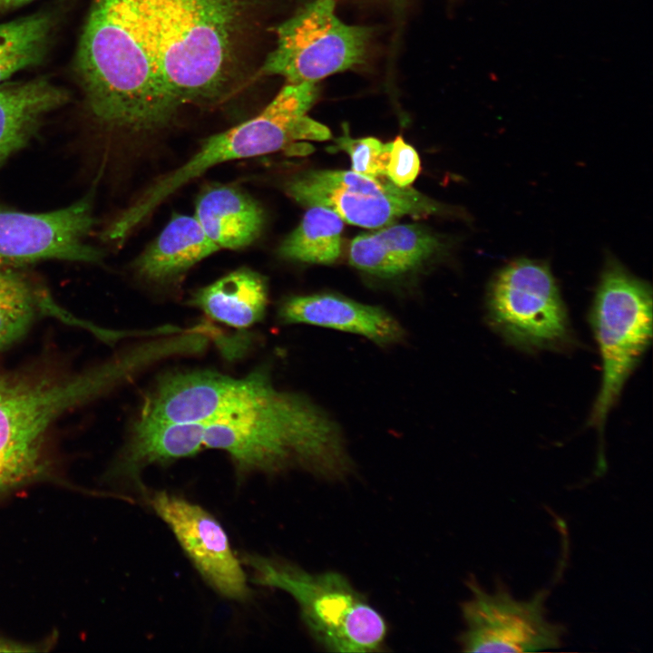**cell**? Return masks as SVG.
Segmentation results:
<instances>
[{
  "label": "cell",
  "mask_w": 653,
  "mask_h": 653,
  "mask_svg": "<svg viewBox=\"0 0 653 653\" xmlns=\"http://www.w3.org/2000/svg\"><path fill=\"white\" fill-rule=\"evenodd\" d=\"M188 428L200 450L225 451L241 472H275L295 463L338 479L352 467L337 424L305 395L277 388L262 367L240 377L221 415Z\"/></svg>",
  "instance_id": "1"
},
{
  "label": "cell",
  "mask_w": 653,
  "mask_h": 653,
  "mask_svg": "<svg viewBox=\"0 0 653 653\" xmlns=\"http://www.w3.org/2000/svg\"><path fill=\"white\" fill-rule=\"evenodd\" d=\"M155 0H91L73 70L88 112L106 127L150 131L177 112L157 68Z\"/></svg>",
  "instance_id": "2"
},
{
  "label": "cell",
  "mask_w": 653,
  "mask_h": 653,
  "mask_svg": "<svg viewBox=\"0 0 653 653\" xmlns=\"http://www.w3.org/2000/svg\"><path fill=\"white\" fill-rule=\"evenodd\" d=\"M148 365L136 346L74 373L0 372V494L44 474L47 440L59 418Z\"/></svg>",
  "instance_id": "3"
},
{
  "label": "cell",
  "mask_w": 653,
  "mask_h": 653,
  "mask_svg": "<svg viewBox=\"0 0 653 653\" xmlns=\"http://www.w3.org/2000/svg\"><path fill=\"white\" fill-rule=\"evenodd\" d=\"M249 7V0H155L157 68L177 111L217 100L225 92Z\"/></svg>",
  "instance_id": "4"
},
{
  "label": "cell",
  "mask_w": 653,
  "mask_h": 653,
  "mask_svg": "<svg viewBox=\"0 0 653 653\" xmlns=\"http://www.w3.org/2000/svg\"><path fill=\"white\" fill-rule=\"evenodd\" d=\"M317 95L315 83H287L258 115L210 136L190 160L150 185L104 229L102 239L123 240L164 200L215 165L329 139L328 128L307 116Z\"/></svg>",
  "instance_id": "5"
},
{
  "label": "cell",
  "mask_w": 653,
  "mask_h": 653,
  "mask_svg": "<svg viewBox=\"0 0 653 653\" xmlns=\"http://www.w3.org/2000/svg\"><path fill=\"white\" fill-rule=\"evenodd\" d=\"M255 581L280 589L297 602L313 638L333 652H376L383 649L385 620L346 578L335 571L310 573L293 564L248 556Z\"/></svg>",
  "instance_id": "6"
},
{
  "label": "cell",
  "mask_w": 653,
  "mask_h": 653,
  "mask_svg": "<svg viewBox=\"0 0 653 653\" xmlns=\"http://www.w3.org/2000/svg\"><path fill=\"white\" fill-rule=\"evenodd\" d=\"M652 290L649 284L609 259L590 313L601 359V384L589 425L603 434L608 414L652 339Z\"/></svg>",
  "instance_id": "7"
},
{
  "label": "cell",
  "mask_w": 653,
  "mask_h": 653,
  "mask_svg": "<svg viewBox=\"0 0 653 653\" xmlns=\"http://www.w3.org/2000/svg\"><path fill=\"white\" fill-rule=\"evenodd\" d=\"M277 44L259 73L289 83H315L364 62L369 28L342 22L333 0H314L277 29Z\"/></svg>",
  "instance_id": "8"
},
{
  "label": "cell",
  "mask_w": 653,
  "mask_h": 653,
  "mask_svg": "<svg viewBox=\"0 0 653 653\" xmlns=\"http://www.w3.org/2000/svg\"><path fill=\"white\" fill-rule=\"evenodd\" d=\"M487 311L492 326L522 348L557 347L570 337L565 304L544 262L521 258L503 267L490 284Z\"/></svg>",
  "instance_id": "9"
},
{
  "label": "cell",
  "mask_w": 653,
  "mask_h": 653,
  "mask_svg": "<svg viewBox=\"0 0 653 653\" xmlns=\"http://www.w3.org/2000/svg\"><path fill=\"white\" fill-rule=\"evenodd\" d=\"M284 189L306 208H328L344 222L367 229L390 225L403 216L443 211L442 204L410 186L399 187L387 177L371 178L353 171H306L288 180Z\"/></svg>",
  "instance_id": "10"
},
{
  "label": "cell",
  "mask_w": 653,
  "mask_h": 653,
  "mask_svg": "<svg viewBox=\"0 0 653 653\" xmlns=\"http://www.w3.org/2000/svg\"><path fill=\"white\" fill-rule=\"evenodd\" d=\"M471 596L461 604L465 628L458 641L465 652H536L558 648L565 627L547 618L542 590L519 599L499 584L485 590L473 576L466 581Z\"/></svg>",
  "instance_id": "11"
},
{
  "label": "cell",
  "mask_w": 653,
  "mask_h": 653,
  "mask_svg": "<svg viewBox=\"0 0 653 653\" xmlns=\"http://www.w3.org/2000/svg\"><path fill=\"white\" fill-rule=\"evenodd\" d=\"M93 210L92 195L47 212L0 210V269L44 260L100 261L102 252L86 240Z\"/></svg>",
  "instance_id": "12"
},
{
  "label": "cell",
  "mask_w": 653,
  "mask_h": 653,
  "mask_svg": "<svg viewBox=\"0 0 653 653\" xmlns=\"http://www.w3.org/2000/svg\"><path fill=\"white\" fill-rule=\"evenodd\" d=\"M150 502L213 589L231 599H248L249 590L244 571L226 532L211 514L199 505L166 492H155Z\"/></svg>",
  "instance_id": "13"
},
{
  "label": "cell",
  "mask_w": 653,
  "mask_h": 653,
  "mask_svg": "<svg viewBox=\"0 0 653 653\" xmlns=\"http://www.w3.org/2000/svg\"><path fill=\"white\" fill-rule=\"evenodd\" d=\"M278 317L287 324H306L356 334L379 346L396 344L404 336L401 324L382 307L333 293L289 297L281 303Z\"/></svg>",
  "instance_id": "14"
},
{
  "label": "cell",
  "mask_w": 653,
  "mask_h": 653,
  "mask_svg": "<svg viewBox=\"0 0 653 653\" xmlns=\"http://www.w3.org/2000/svg\"><path fill=\"white\" fill-rule=\"evenodd\" d=\"M442 247L440 239L425 227L396 224L354 238L348 259L364 273L392 278L420 268Z\"/></svg>",
  "instance_id": "15"
},
{
  "label": "cell",
  "mask_w": 653,
  "mask_h": 653,
  "mask_svg": "<svg viewBox=\"0 0 653 653\" xmlns=\"http://www.w3.org/2000/svg\"><path fill=\"white\" fill-rule=\"evenodd\" d=\"M70 100L45 77L0 85V166L36 134L44 118Z\"/></svg>",
  "instance_id": "16"
},
{
  "label": "cell",
  "mask_w": 653,
  "mask_h": 653,
  "mask_svg": "<svg viewBox=\"0 0 653 653\" xmlns=\"http://www.w3.org/2000/svg\"><path fill=\"white\" fill-rule=\"evenodd\" d=\"M207 237L220 249H239L260 235L265 216L260 205L229 185L205 188L196 202L195 215Z\"/></svg>",
  "instance_id": "17"
},
{
  "label": "cell",
  "mask_w": 653,
  "mask_h": 653,
  "mask_svg": "<svg viewBox=\"0 0 653 653\" xmlns=\"http://www.w3.org/2000/svg\"><path fill=\"white\" fill-rule=\"evenodd\" d=\"M218 250L195 216L175 215L136 258L134 268L146 279L167 281Z\"/></svg>",
  "instance_id": "18"
},
{
  "label": "cell",
  "mask_w": 653,
  "mask_h": 653,
  "mask_svg": "<svg viewBox=\"0 0 653 653\" xmlns=\"http://www.w3.org/2000/svg\"><path fill=\"white\" fill-rule=\"evenodd\" d=\"M191 304L220 323L249 327L266 313L267 283L256 271L239 268L196 291Z\"/></svg>",
  "instance_id": "19"
},
{
  "label": "cell",
  "mask_w": 653,
  "mask_h": 653,
  "mask_svg": "<svg viewBox=\"0 0 653 653\" xmlns=\"http://www.w3.org/2000/svg\"><path fill=\"white\" fill-rule=\"evenodd\" d=\"M55 24L54 15L46 11L0 23V84L44 62Z\"/></svg>",
  "instance_id": "20"
},
{
  "label": "cell",
  "mask_w": 653,
  "mask_h": 653,
  "mask_svg": "<svg viewBox=\"0 0 653 653\" xmlns=\"http://www.w3.org/2000/svg\"><path fill=\"white\" fill-rule=\"evenodd\" d=\"M343 219L323 206L307 207L298 226L282 241L278 254L310 264H331L340 256Z\"/></svg>",
  "instance_id": "21"
},
{
  "label": "cell",
  "mask_w": 653,
  "mask_h": 653,
  "mask_svg": "<svg viewBox=\"0 0 653 653\" xmlns=\"http://www.w3.org/2000/svg\"><path fill=\"white\" fill-rule=\"evenodd\" d=\"M51 299L15 269H0V351L18 341Z\"/></svg>",
  "instance_id": "22"
},
{
  "label": "cell",
  "mask_w": 653,
  "mask_h": 653,
  "mask_svg": "<svg viewBox=\"0 0 653 653\" xmlns=\"http://www.w3.org/2000/svg\"><path fill=\"white\" fill-rule=\"evenodd\" d=\"M337 146L351 159V171L371 178L386 177L392 141L383 143L375 137L353 139L347 132L336 140Z\"/></svg>",
  "instance_id": "23"
},
{
  "label": "cell",
  "mask_w": 653,
  "mask_h": 653,
  "mask_svg": "<svg viewBox=\"0 0 653 653\" xmlns=\"http://www.w3.org/2000/svg\"><path fill=\"white\" fill-rule=\"evenodd\" d=\"M421 170L417 151L406 143L401 136L393 141L386 167V177L399 187L410 186Z\"/></svg>",
  "instance_id": "24"
},
{
  "label": "cell",
  "mask_w": 653,
  "mask_h": 653,
  "mask_svg": "<svg viewBox=\"0 0 653 653\" xmlns=\"http://www.w3.org/2000/svg\"><path fill=\"white\" fill-rule=\"evenodd\" d=\"M34 0H0V15L15 10Z\"/></svg>",
  "instance_id": "25"
},
{
  "label": "cell",
  "mask_w": 653,
  "mask_h": 653,
  "mask_svg": "<svg viewBox=\"0 0 653 653\" xmlns=\"http://www.w3.org/2000/svg\"><path fill=\"white\" fill-rule=\"evenodd\" d=\"M1 85V84H0Z\"/></svg>",
  "instance_id": "26"
}]
</instances>
